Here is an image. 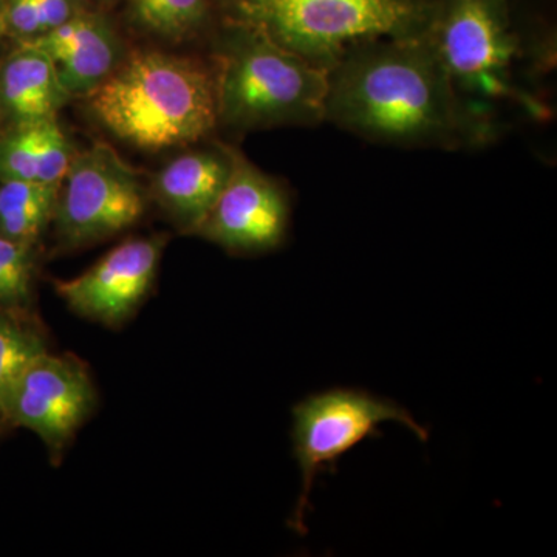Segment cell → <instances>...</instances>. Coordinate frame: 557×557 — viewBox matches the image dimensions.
<instances>
[{"label": "cell", "instance_id": "cell-10", "mask_svg": "<svg viewBox=\"0 0 557 557\" xmlns=\"http://www.w3.org/2000/svg\"><path fill=\"white\" fill-rule=\"evenodd\" d=\"M164 247L161 236L124 242L81 276L57 282L58 293L75 313L115 327L148 295Z\"/></svg>", "mask_w": 557, "mask_h": 557}, {"label": "cell", "instance_id": "cell-11", "mask_svg": "<svg viewBox=\"0 0 557 557\" xmlns=\"http://www.w3.org/2000/svg\"><path fill=\"white\" fill-rule=\"evenodd\" d=\"M27 44L49 54L72 98L90 95L124 61L123 44L112 25L87 11Z\"/></svg>", "mask_w": 557, "mask_h": 557}, {"label": "cell", "instance_id": "cell-1", "mask_svg": "<svg viewBox=\"0 0 557 557\" xmlns=\"http://www.w3.org/2000/svg\"><path fill=\"white\" fill-rule=\"evenodd\" d=\"M325 123L398 148L480 146L426 36L368 44L333 65Z\"/></svg>", "mask_w": 557, "mask_h": 557}, {"label": "cell", "instance_id": "cell-14", "mask_svg": "<svg viewBox=\"0 0 557 557\" xmlns=\"http://www.w3.org/2000/svg\"><path fill=\"white\" fill-rule=\"evenodd\" d=\"M75 153L58 120L10 126L0 132V183L61 185Z\"/></svg>", "mask_w": 557, "mask_h": 557}, {"label": "cell", "instance_id": "cell-15", "mask_svg": "<svg viewBox=\"0 0 557 557\" xmlns=\"http://www.w3.org/2000/svg\"><path fill=\"white\" fill-rule=\"evenodd\" d=\"M61 185L0 183V236L38 245L54 218Z\"/></svg>", "mask_w": 557, "mask_h": 557}, {"label": "cell", "instance_id": "cell-12", "mask_svg": "<svg viewBox=\"0 0 557 557\" xmlns=\"http://www.w3.org/2000/svg\"><path fill=\"white\" fill-rule=\"evenodd\" d=\"M228 146L193 150L170 161L157 174L153 193L175 225L197 234L233 171Z\"/></svg>", "mask_w": 557, "mask_h": 557}, {"label": "cell", "instance_id": "cell-16", "mask_svg": "<svg viewBox=\"0 0 557 557\" xmlns=\"http://www.w3.org/2000/svg\"><path fill=\"white\" fill-rule=\"evenodd\" d=\"M47 351H49V344L33 313L0 310V412L2 416L11 388L28 366Z\"/></svg>", "mask_w": 557, "mask_h": 557}, {"label": "cell", "instance_id": "cell-19", "mask_svg": "<svg viewBox=\"0 0 557 557\" xmlns=\"http://www.w3.org/2000/svg\"><path fill=\"white\" fill-rule=\"evenodd\" d=\"M226 9L236 13L233 21L258 24L263 11L270 5L271 0H218Z\"/></svg>", "mask_w": 557, "mask_h": 557}, {"label": "cell", "instance_id": "cell-5", "mask_svg": "<svg viewBox=\"0 0 557 557\" xmlns=\"http://www.w3.org/2000/svg\"><path fill=\"white\" fill-rule=\"evenodd\" d=\"M437 0H271L258 21L288 50L330 70L350 51L387 39L423 38Z\"/></svg>", "mask_w": 557, "mask_h": 557}, {"label": "cell", "instance_id": "cell-6", "mask_svg": "<svg viewBox=\"0 0 557 557\" xmlns=\"http://www.w3.org/2000/svg\"><path fill=\"white\" fill-rule=\"evenodd\" d=\"M391 421L408 428L421 442H428V428L418 423L408 409L362 388H329L304 398L293 408V454L302 479L289 522L293 530L307 533V509L318 475L335 471L341 457L364 440L379 437L381 424Z\"/></svg>", "mask_w": 557, "mask_h": 557}, {"label": "cell", "instance_id": "cell-3", "mask_svg": "<svg viewBox=\"0 0 557 557\" xmlns=\"http://www.w3.org/2000/svg\"><path fill=\"white\" fill-rule=\"evenodd\" d=\"M87 98L106 131L139 149L190 145L219 126L215 73L161 51L124 58Z\"/></svg>", "mask_w": 557, "mask_h": 557}, {"label": "cell", "instance_id": "cell-8", "mask_svg": "<svg viewBox=\"0 0 557 557\" xmlns=\"http://www.w3.org/2000/svg\"><path fill=\"white\" fill-rule=\"evenodd\" d=\"M97 405L89 370L70 355H40L7 399V424L35 432L57 460Z\"/></svg>", "mask_w": 557, "mask_h": 557}, {"label": "cell", "instance_id": "cell-2", "mask_svg": "<svg viewBox=\"0 0 557 557\" xmlns=\"http://www.w3.org/2000/svg\"><path fill=\"white\" fill-rule=\"evenodd\" d=\"M426 38L480 145L511 121L552 119L555 42L527 35L509 0H437Z\"/></svg>", "mask_w": 557, "mask_h": 557}, {"label": "cell", "instance_id": "cell-9", "mask_svg": "<svg viewBox=\"0 0 557 557\" xmlns=\"http://www.w3.org/2000/svg\"><path fill=\"white\" fill-rule=\"evenodd\" d=\"M287 190L234 149L233 171L197 236L237 255H259L287 239Z\"/></svg>", "mask_w": 557, "mask_h": 557}, {"label": "cell", "instance_id": "cell-18", "mask_svg": "<svg viewBox=\"0 0 557 557\" xmlns=\"http://www.w3.org/2000/svg\"><path fill=\"white\" fill-rule=\"evenodd\" d=\"M38 245L0 236V310L32 313Z\"/></svg>", "mask_w": 557, "mask_h": 557}, {"label": "cell", "instance_id": "cell-13", "mask_svg": "<svg viewBox=\"0 0 557 557\" xmlns=\"http://www.w3.org/2000/svg\"><path fill=\"white\" fill-rule=\"evenodd\" d=\"M72 100L46 51L20 42L0 64V116L10 126L57 120Z\"/></svg>", "mask_w": 557, "mask_h": 557}, {"label": "cell", "instance_id": "cell-21", "mask_svg": "<svg viewBox=\"0 0 557 557\" xmlns=\"http://www.w3.org/2000/svg\"><path fill=\"white\" fill-rule=\"evenodd\" d=\"M3 428H9V424H7L5 418H3L2 412H0V432H2Z\"/></svg>", "mask_w": 557, "mask_h": 557}, {"label": "cell", "instance_id": "cell-20", "mask_svg": "<svg viewBox=\"0 0 557 557\" xmlns=\"http://www.w3.org/2000/svg\"><path fill=\"white\" fill-rule=\"evenodd\" d=\"M5 36V27H3V16H2V0H0V39Z\"/></svg>", "mask_w": 557, "mask_h": 557}, {"label": "cell", "instance_id": "cell-4", "mask_svg": "<svg viewBox=\"0 0 557 557\" xmlns=\"http://www.w3.org/2000/svg\"><path fill=\"white\" fill-rule=\"evenodd\" d=\"M219 124L234 131L325 123L329 70L278 44L259 25L231 21L219 39Z\"/></svg>", "mask_w": 557, "mask_h": 557}, {"label": "cell", "instance_id": "cell-17", "mask_svg": "<svg viewBox=\"0 0 557 557\" xmlns=\"http://www.w3.org/2000/svg\"><path fill=\"white\" fill-rule=\"evenodd\" d=\"M139 27L161 38L183 39L207 24L209 0H129Z\"/></svg>", "mask_w": 557, "mask_h": 557}, {"label": "cell", "instance_id": "cell-22", "mask_svg": "<svg viewBox=\"0 0 557 557\" xmlns=\"http://www.w3.org/2000/svg\"><path fill=\"white\" fill-rule=\"evenodd\" d=\"M2 123H3L2 116H0V126H2Z\"/></svg>", "mask_w": 557, "mask_h": 557}, {"label": "cell", "instance_id": "cell-7", "mask_svg": "<svg viewBox=\"0 0 557 557\" xmlns=\"http://www.w3.org/2000/svg\"><path fill=\"white\" fill-rule=\"evenodd\" d=\"M146 211L137 174L110 146L76 152L61 183L54 230L61 248L98 244L134 226Z\"/></svg>", "mask_w": 557, "mask_h": 557}]
</instances>
